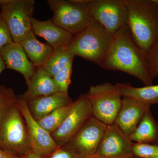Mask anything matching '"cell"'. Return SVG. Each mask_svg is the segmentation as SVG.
<instances>
[{"mask_svg":"<svg viewBox=\"0 0 158 158\" xmlns=\"http://www.w3.org/2000/svg\"><path fill=\"white\" fill-rule=\"evenodd\" d=\"M92 115L90 102L85 94H81L73 102L72 109L61 125L52 135L58 146L65 145Z\"/></svg>","mask_w":158,"mask_h":158,"instance_id":"obj_10","label":"cell"},{"mask_svg":"<svg viewBox=\"0 0 158 158\" xmlns=\"http://www.w3.org/2000/svg\"><path fill=\"white\" fill-rule=\"evenodd\" d=\"M100 66L131 75L145 86L153 85V80L148 72L144 54L133 39L127 25L113 34L110 49Z\"/></svg>","mask_w":158,"mask_h":158,"instance_id":"obj_1","label":"cell"},{"mask_svg":"<svg viewBox=\"0 0 158 158\" xmlns=\"http://www.w3.org/2000/svg\"><path fill=\"white\" fill-rule=\"evenodd\" d=\"M90 15L111 34L127 25L126 0H88Z\"/></svg>","mask_w":158,"mask_h":158,"instance_id":"obj_8","label":"cell"},{"mask_svg":"<svg viewBox=\"0 0 158 158\" xmlns=\"http://www.w3.org/2000/svg\"><path fill=\"white\" fill-rule=\"evenodd\" d=\"M24 158H41V157L37 155L34 153L33 151H32L27 154V155L25 156Z\"/></svg>","mask_w":158,"mask_h":158,"instance_id":"obj_30","label":"cell"},{"mask_svg":"<svg viewBox=\"0 0 158 158\" xmlns=\"http://www.w3.org/2000/svg\"><path fill=\"white\" fill-rule=\"evenodd\" d=\"M17 104L25 120L32 151L40 157L52 153L59 146L52 135L43 128L34 118L30 112L27 102L25 99L19 97Z\"/></svg>","mask_w":158,"mask_h":158,"instance_id":"obj_11","label":"cell"},{"mask_svg":"<svg viewBox=\"0 0 158 158\" xmlns=\"http://www.w3.org/2000/svg\"><path fill=\"white\" fill-rule=\"evenodd\" d=\"M17 102L8 109L0 121V149L26 156L32 151V145Z\"/></svg>","mask_w":158,"mask_h":158,"instance_id":"obj_4","label":"cell"},{"mask_svg":"<svg viewBox=\"0 0 158 158\" xmlns=\"http://www.w3.org/2000/svg\"><path fill=\"white\" fill-rule=\"evenodd\" d=\"M113 38V34L93 19L88 27L74 35L68 47L75 56L100 66L108 53Z\"/></svg>","mask_w":158,"mask_h":158,"instance_id":"obj_3","label":"cell"},{"mask_svg":"<svg viewBox=\"0 0 158 158\" xmlns=\"http://www.w3.org/2000/svg\"><path fill=\"white\" fill-rule=\"evenodd\" d=\"M13 42L7 23L0 12V49Z\"/></svg>","mask_w":158,"mask_h":158,"instance_id":"obj_27","label":"cell"},{"mask_svg":"<svg viewBox=\"0 0 158 158\" xmlns=\"http://www.w3.org/2000/svg\"><path fill=\"white\" fill-rule=\"evenodd\" d=\"M148 72L153 80L158 77V38L144 55Z\"/></svg>","mask_w":158,"mask_h":158,"instance_id":"obj_25","label":"cell"},{"mask_svg":"<svg viewBox=\"0 0 158 158\" xmlns=\"http://www.w3.org/2000/svg\"><path fill=\"white\" fill-rule=\"evenodd\" d=\"M0 158H22L15 154L0 149Z\"/></svg>","mask_w":158,"mask_h":158,"instance_id":"obj_29","label":"cell"},{"mask_svg":"<svg viewBox=\"0 0 158 158\" xmlns=\"http://www.w3.org/2000/svg\"><path fill=\"white\" fill-rule=\"evenodd\" d=\"M73 102L55 110L48 115L37 120V122L43 128L51 135L61 125L70 113L73 107Z\"/></svg>","mask_w":158,"mask_h":158,"instance_id":"obj_22","label":"cell"},{"mask_svg":"<svg viewBox=\"0 0 158 158\" xmlns=\"http://www.w3.org/2000/svg\"><path fill=\"white\" fill-rule=\"evenodd\" d=\"M85 94L91 104L94 117L107 125L114 124L122 99L116 85L108 82L93 85Z\"/></svg>","mask_w":158,"mask_h":158,"instance_id":"obj_6","label":"cell"},{"mask_svg":"<svg viewBox=\"0 0 158 158\" xmlns=\"http://www.w3.org/2000/svg\"><path fill=\"white\" fill-rule=\"evenodd\" d=\"M84 158H99L97 157L96 156L94 155L90 156Z\"/></svg>","mask_w":158,"mask_h":158,"instance_id":"obj_33","label":"cell"},{"mask_svg":"<svg viewBox=\"0 0 158 158\" xmlns=\"http://www.w3.org/2000/svg\"><path fill=\"white\" fill-rule=\"evenodd\" d=\"M134 142L114 124L108 126L94 156L99 158L133 157Z\"/></svg>","mask_w":158,"mask_h":158,"instance_id":"obj_12","label":"cell"},{"mask_svg":"<svg viewBox=\"0 0 158 158\" xmlns=\"http://www.w3.org/2000/svg\"><path fill=\"white\" fill-rule=\"evenodd\" d=\"M73 102L68 93L58 92L31 100L28 105L32 116L38 120L55 110L70 104Z\"/></svg>","mask_w":158,"mask_h":158,"instance_id":"obj_16","label":"cell"},{"mask_svg":"<svg viewBox=\"0 0 158 158\" xmlns=\"http://www.w3.org/2000/svg\"><path fill=\"white\" fill-rule=\"evenodd\" d=\"M51 158H81L66 146L56 150Z\"/></svg>","mask_w":158,"mask_h":158,"instance_id":"obj_28","label":"cell"},{"mask_svg":"<svg viewBox=\"0 0 158 158\" xmlns=\"http://www.w3.org/2000/svg\"><path fill=\"white\" fill-rule=\"evenodd\" d=\"M18 98L12 89L0 85V121L8 109L17 102Z\"/></svg>","mask_w":158,"mask_h":158,"instance_id":"obj_24","label":"cell"},{"mask_svg":"<svg viewBox=\"0 0 158 158\" xmlns=\"http://www.w3.org/2000/svg\"></svg>","mask_w":158,"mask_h":158,"instance_id":"obj_35","label":"cell"},{"mask_svg":"<svg viewBox=\"0 0 158 158\" xmlns=\"http://www.w3.org/2000/svg\"><path fill=\"white\" fill-rule=\"evenodd\" d=\"M27 89L21 96L27 101L59 92L52 77L43 67H38L29 81Z\"/></svg>","mask_w":158,"mask_h":158,"instance_id":"obj_17","label":"cell"},{"mask_svg":"<svg viewBox=\"0 0 158 158\" xmlns=\"http://www.w3.org/2000/svg\"><path fill=\"white\" fill-rule=\"evenodd\" d=\"M122 97H129L152 106L158 105V85L133 87L128 83H117L115 85Z\"/></svg>","mask_w":158,"mask_h":158,"instance_id":"obj_20","label":"cell"},{"mask_svg":"<svg viewBox=\"0 0 158 158\" xmlns=\"http://www.w3.org/2000/svg\"><path fill=\"white\" fill-rule=\"evenodd\" d=\"M126 1L127 26L144 56L158 38V5L153 0Z\"/></svg>","mask_w":158,"mask_h":158,"instance_id":"obj_2","label":"cell"},{"mask_svg":"<svg viewBox=\"0 0 158 158\" xmlns=\"http://www.w3.org/2000/svg\"><path fill=\"white\" fill-rule=\"evenodd\" d=\"M134 158H158V144L134 143Z\"/></svg>","mask_w":158,"mask_h":158,"instance_id":"obj_26","label":"cell"},{"mask_svg":"<svg viewBox=\"0 0 158 158\" xmlns=\"http://www.w3.org/2000/svg\"><path fill=\"white\" fill-rule=\"evenodd\" d=\"M120 110L114 124L129 136L135 130L144 113L151 106L129 97H123Z\"/></svg>","mask_w":158,"mask_h":158,"instance_id":"obj_13","label":"cell"},{"mask_svg":"<svg viewBox=\"0 0 158 158\" xmlns=\"http://www.w3.org/2000/svg\"><path fill=\"white\" fill-rule=\"evenodd\" d=\"M88 0H48L53 12V21L60 27L75 35L86 28L93 18L87 3Z\"/></svg>","mask_w":158,"mask_h":158,"instance_id":"obj_5","label":"cell"},{"mask_svg":"<svg viewBox=\"0 0 158 158\" xmlns=\"http://www.w3.org/2000/svg\"><path fill=\"white\" fill-rule=\"evenodd\" d=\"M129 138L135 143L158 144V122L154 118L150 109L144 113Z\"/></svg>","mask_w":158,"mask_h":158,"instance_id":"obj_19","label":"cell"},{"mask_svg":"<svg viewBox=\"0 0 158 158\" xmlns=\"http://www.w3.org/2000/svg\"><path fill=\"white\" fill-rule=\"evenodd\" d=\"M75 57L68 46L57 48L54 49L52 53L43 67L53 77L69 62L73 61Z\"/></svg>","mask_w":158,"mask_h":158,"instance_id":"obj_21","label":"cell"},{"mask_svg":"<svg viewBox=\"0 0 158 158\" xmlns=\"http://www.w3.org/2000/svg\"><path fill=\"white\" fill-rule=\"evenodd\" d=\"M19 44L29 60L37 68L43 67L54 51L48 44L39 41L32 31Z\"/></svg>","mask_w":158,"mask_h":158,"instance_id":"obj_18","label":"cell"},{"mask_svg":"<svg viewBox=\"0 0 158 158\" xmlns=\"http://www.w3.org/2000/svg\"><path fill=\"white\" fill-rule=\"evenodd\" d=\"M153 1L155 2L156 3V4L158 5V0H153Z\"/></svg>","mask_w":158,"mask_h":158,"instance_id":"obj_34","label":"cell"},{"mask_svg":"<svg viewBox=\"0 0 158 158\" xmlns=\"http://www.w3.org/2000/svg\"><path fill=\"white\" fill-rule=\"evenodd\" d=\"M11 0H0V7L8 4L11 2Z\"/></svg>","mask_w":158,"mask_h":158,"instance_id":"obj_32","label":"cell"},{"mask_svg":"<svg viewBox=\"0 0 158 158\" xmlns=\"http://www.w3.org/2000/svg\"><path fill=\"white\" fill-rule=\"evenodd\" d=\"M0 56L5 62L6 68L21 74L27 83L37 69L29 60L19 43L13 42L0 49Z\"/></svg>","mask_w":158,"mask_h":158,"instance_id":"obj_14","label":"cell"},{"mask_svg":"<svg viewBox=\"0 0 158 158\" xmlns=\"http://www.w3.org/2000/svg\"><path fill=\"white\" fill-rule=\"evenodd\" d=\"M73 61L69 62L53 77L54 83L59 92L68 93V88L71 82V77Z\"/></svg>","mask_w":158,"mask_h":158,"instance_id":"obj_23","label":"cell"},{"mask_svg":"<svg viewBox=\"0 0 158 158\" xmlns=\"http://www.w3.org/2000/svg\"><path fill=\"white\" fill-rule=\"evenodd\" d=\"M6 68L5 62L2 59L0 56V74Z\"/></svg>","mask_w":158,"mask_h":158,"instance_id":"obj_31","label":"cell"},{"mask_svg":"<svg viewBox=\"0 0 158 158\" xmlns=\"http://www.w3.org/2000/svg\"><path fill=\"white\" fill-rule=\"evenodd\" d=\"M107 127L93 116L65 145L81 158L94 155Z\"/></svg>","mask_w":158,"mask_h":158,"instance_id":"obj_9","label":"cell"},{"mask_svg":"<svg viewBox=\"0 0 158 158\" xmlns=\"http://www.w3.org/2000/svg\"><path fill=\"white\" fill-rule=\"evenodd\" d=\"M31 27L35 35L45 39L54 48L68 46L73 37V35L55 23L52 19L40 21L33 17Z\"/></svg>","mask_w":158,"mask_h":158,"instance_id":"obj_15","label":"cell"},{"mask_svg":"<svg viewBox=\"0 0 158 158\" xmlns=\"http://www.w3.org/2000/svg\"><path fill=\"white\" fill-rule=\"evenodd\" d=\"M35 2L34 0H11L0 7L1 12L6 21L13 42L20 43L32 31Z\"/></svg>","mask_w":158,"mask_h":158,"instance_id":"obj_7","label":"cell"}]
</instances>
